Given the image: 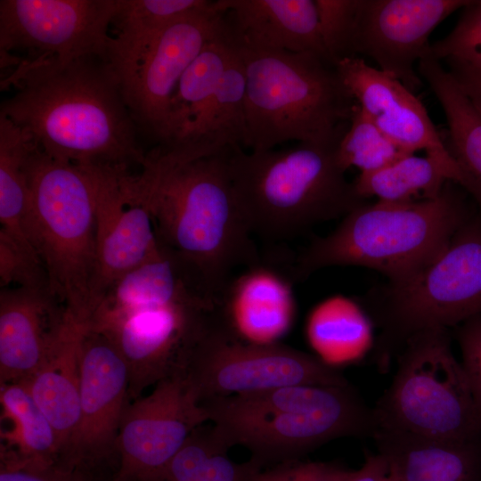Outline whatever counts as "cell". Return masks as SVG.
Masks as SVG:
<instances>
[{
    "label": "cell",
    "instance_id": "obj_10",
    "mask_svg": "<svg viewBox=\"0 0 481 481\" xmlns=\"http://www.w3.org/2000/svg\"><path fill=\"white\" fill-rule=\"evenodd\" d=\"M184 374L200 403L288 386H344L347 379L320 357L280 344L240 341L220 320L199 339Z\"/></svg>",
    "mask_w": 481,
    "mask_h": 481
},
{
    "label": "cell",
    "instance_id": "obj_13",
    "mask_svg": "<svg viewBox=\"0 0 481 481\" xmlns=\"http://www.w3.org/2000/svg\"><path fill=\"white\" fill-rule=\"evenodd\" d=\"M120 0H1V57L12 52L71 60L110 59V29Z\"/></svg>",
    "mask_w": 481,
    "mask_h": 481
},
{
    "label": "cell",
    "instance_id": "obj_27",
    "mask_svg": "<svg viewBox=\"0 0 481 481\" xmlns=\"http://www.w3.org/2000/svg\"><path fill=\"white\" fill-rule=\"evenodd\" d=\"M233 48L216 92L197 125L180 143L164 149L206 157L245 146V73L234 43Z\"/></svg>",
    "mask_w": 481,
    "mask_h": 481
},
{
    "label": "cell",
    "instance_id": "obj_29",
    "mask_svg": "<svg viewBox=\"0 0 481 481\" xmlns=\"http://www.w3.org/2000/svg\"><path fill=\"white\" fill-rule=\"evenodd\" d=\"M1 447L19 457L44 463L59 461L57 434L26 387L20 383L0 385Z\"/></svg>",
    "mask_w": 481,
    "mask_h": 481
},
{
    "label": "cell",
    "instance_id": "obj_5",
    "mask_svg": "<svg viewBox=\"0 0 481 481\" xmlns=\"http://www.w3.org/2000/svg\"><path fill=\"white\" fill-rule=\"evenodd\" d=\"M338 143L229 151L232 189L253 234L287 239L366 202L338 163Z\"/></svg>",
    "mask_w": 481,
    "mask_h": 481
},
{
    "label": "cell",
    "instance_id": "obj_33",
    "mask_svg": "<svg viewBox=\"0 0 481 481\" xmlns=\"http://www.w3.org/2000/svg\"><path fill=\"white\" fill-rule=\"evenodd\" d=\"M368 317L352 299L333 296L320 303L307 322V337L321 359L344 357L357 350L368 336Z\"/></svg>",
    "mask_w": 481,
    "mask_h": 481
},
{
    "label": "cell",
    "instance_id": "obj_45",
    "mask_svg": "<svg viewBox=\"0 0 481 481\" xmlns=\"http://www.w3.org/2000/svg\"><path fill=\"white\" fill-rule=\"evenodd\" d=\"M379 481H395L388 473L381 477Z\"/></svg>",
    "mask_w": 481,
    "mask_h": 481
},
{
    "label": "cell",
    "instance_id": "obj_6",
    "mask_svg": "<svg viewBox=\"0 0 481 481\" xmlns=\"http://www.w3.org/2000/svg\"><path fill=\"white\" fill-rule=\"evenodd\" d=\"M233 43L246 81L244 147L263 151L289 141H340L355 102L333 63L314 53L257 50Z\"/></svg>",
    "mask_w": 481,
    "mask_h": 481
},
{
    "label": "cell",
    "instance_id": "obj_7",
    "mask_svg": "<svg viewBox=\"0 0 481 481\" xmlns=\"http://www.w3.org/2000/svg\"><path fill=\"white\" fill-rule=\"evenodd\" d=\"M26 169L29 241L45 269L51 291L77 321L89 323L97 249L90 177L83 167L51 157L34 141Z\"/></svg>",
    "mask_w": 481,
    "mask_h": 481
},
{
    "label": "cell",
    "instance_id": "obj_26",
    "mask_svg": "<svg viewBox=\"0 0 481 481\" xmlns=\"http://www.w3.org/2000/svg\"><path fill=\"white\" fill-rule=\"evenodd\" d=\"M227 27L210 40L182 76L170 102L159 146L173 147L192 131L215 95L233 53Z\"/></svg>",
    "mask_w": 481,
    "mask_h": 481
},
{
    "label": "cell",
    "instance_id": "obj_20",
    "mask_svg": "<svg viewBox=\"0 0 481 481\" xmlns=\"http://www.w3.org/2000/svg\"><path fill=\"white\" fill-rule=\"evenodd\" d=\"M289 273L260 262L232 277L220 298L223 323L247 344L273 345L290 329L296 302Z\"/></svg>",
    "mask_w": 481,
    "mask_h": 481
},
{
    "label": "cell",
    "instance_id": "obj_22",
    "mask_svg": "<svg viewBox=\"0 0 481 481\" xmlns=\"http://www.w3.org/2000/svg\"><path fill=\"white\" fill-rule=\"evenodd\" d=\"M219 297L159 246V252L118 277L105 292L89 325L134 312Z\"/></svg>",
    "mask_w": 481,
    "mask_h": 481
},
{
    "label": "cell",
    "instance_id": "obj_21",
    "mask_svg": "<svg viewBox=\"0 0 481 481\" xmlns=\"http://www.w3.org/2000/svg\"><path fill=\"white\" fill-rule=\"evenodd\" d=\"M215 5L218 12L231 16L229 20L224 17L227 30L239 45L267 51L310 52L329 60L320 33L315 0H217Z\"/></svg>",
    "mask_w": 481,
    "mask_h": 481
},
{
    "label": "cell",
    "instance_id": "obj_24",
    "mask_svg": "<svg viewBox=\"0 0 481 481\" xmlns=\"http://www.w3.org/2000/svg\"><path fill=\"white\" fill-rule=\"evenodd\" d=\"M87 323L72 318L44 363L25 380L26 387L53 425L63 450L79 420L80 339Z\"/></svg>",
    "mask_w": 481,
    "mask_h": 481
},
{
    "label": "cell",
    "instance_id": "obj_38",
    "mask_svg": "<svg viewBox=\"0 0 481 481\" xmlns=\"http://www.w3.org/2000/svg\"><path fill=\"white\" fill-rule=\"evenodd\" d=\"M0 481H91L87 472L60 461L44 463L25 460L1 447Z\"/></svg>",
    "mask_w": 481,
    "mask_h": 481
},
{
    "label": "cell",
    "instance_id": "obj_36",
    "mask_svg": "<svg viewBox=\"0 0 481 481\" xmlns=\"http://www.w3.org/2000/svg\"><path fill=\"white\" fill-rule=\"evenodd\" d=\"M319 27L328 59L337 62L351 57L358 0H315Z\"/></svg>",
    "mask_w": 481,
    "mask_h": 481
},
{
    "label": "cell",
    "instance_id": "obj_2",
    "mask_svg": "<svg viewBox=\"0 0 481 481\" xmlns=\"http://www.w3.org/2000/svg\"><path fill=\"white\" fill-rule=\"evenodd\" d=\"M230 150L190 158L156 146L139 169L159 246L220 297L236 268L262 262L232 189Z\"/></svg>",
    "mask_w": 481,
    "mask_h": 481
},
{
    "label": "cell",
    "instance_id": "obj_8",
    "mask_svg": "<svg viewBox=\"0 0 481 481\" xmlns=\"http://www.w3.org/2000/svg\"><path fill=\"white\" fill-rule=\"evenodd\" d=\"M370 310L381 330L375 357L384 370L414 335L481 316V213L425 266L404 281L388 282Z\"/></svg>",
    "mask_w": 481,
    "mask_h": 481
},
{
    "label": "cell",
    "instance_id": "obj_11",
    "mask_svg": "<svg viewBox=\"0 0 481 481\" xmlns=\"http://www.w3.org/2000/svg\"><path fill=\"white\" fill-rule=\"evenodd\" d=\"M220 318L219 302L171 304L125 314L90 328L105 334L128 371V399L161 379L184 371L202 335Z\"/></svg>",
    "mask_w": 481,
    "mask_h": 481
},
{
    "label": "cell",
    "instance_id": "obj_15",
    "mask_svg": "<svg viewBox=\"0 0 481 481\" xmlns=\"http://www.w3.org/2000/svg\"><path fill=\"white\" fill-rule=\"evenodd\" d=\"M79 355V420L59 461L68 468L89 472L117 454L129 379L126 364L115 345L88 324L81 336Z\"/></svg>",
    "mask_w": 481,
    "mask_h": 481
},
{
    "label": "cell",
    "instance_id": "obj_43",
    "mask_svg": "<svg viewBox=\"0 0 481 481\" xmlns=\"http://www.w3.org/2000/svg\"><path fill=\"white\" fill-rule=\"evenodd\" d=\"M293 462H284L265 470L261 469L253 481H296L293 473Z\"/></svg>",
    "mask_w": 481,
    "mask_h": 481
},
{
    "label": "cell",
    "instance_id": "obj_34",
    "mask_svg": "<svg viewBox=\"0 0 481 481\" xmlns=\"http://www.w3.org/2000/svg\"><path fill=\"white\" fill-rule=\"evenodd\" d=\"M350 125L337 147V160L346 172L357 167L361 173L377 171L406 153L391 142L356 104Z\"/></svg>",
    "mask_w": 481,
    "mask_h": 481
},
{
    "label": "cell",
    "instance_id": "obj_16",
    "mask_svg": "<svg viewBox=\"0 0 481 481\" xmlns=\"http://www.w3.org/2000/svg\"><path fill=\"white\" fill-rule=\"evenodd\" d=\"M224 13L215 1L168 26L121 85L135 124L159 140L178 83L205 45L225 29Z\"/></svg>",
    "mask_w": 481,
    "mask_h": 481
},
{
    "label": "cell",
    "instance_id": "obj_44",
    "mask_svg": "<svg viewBox=\"0 0 481 481\" xmlns=\"http://www.w3.org/2000/svg\"><path fill=\"white\" fill-rule=\"evenodd\" d=\"M474 395L481 406V379L471 383Z\"/></svg>",
    "mask_w": 481,
    "mask_h": 481
},
{
    "label": "cell",
    "instance_id": "obj_42",
    "mask_svg": "<svg viewBox=\"0 0 481 481\" xmlns=\"http://www.w3.org/2000/svg\"><path fill=\"white\" fill-rule=\"evenodd\" d=\"M388 473L385 459L379 454H368L364 463L357 469L353 470L346 481H379Z\"/></svg>",
    "mask_w": 481,
    "mask_h": 481
},
{
    "label": "cell",
    "instance_id": "obj_31",
    "mask_svg": "<svg viewBox=\"0 0 481 481\" xmlns=\"http://www.w3.org/2000/svg\"><path fill=\"white\" fill-rule=\"evenodd\" d=\"M31 143L28 132L0 114V230L36 252L28 233L26 161Z\"/></svg>",
    "mask_w": 481,
    "mask_h": 481
},
{
    "label": "cell",
    "instance_id": "obj_32",
    "mask_svg": "<svg viewBox=\"0 0 481 481\" xmlns=\"http://www.w3.org/2000/svg\"><path fill=\"white\" fill-rule=\"evenodd\" d=\"M213 428L198 427L173 458L159 481H253L263 467L255 460L239 463Z\"/></svg>",
    "mask_w": 481,
    "mask_h": 481
},
{
    "label": "cell",
    "instance_id": "obj_28",
    "mask_svg": "<svg viewBox=\"0 0 481 481\" xmlns=\"http://www.w3.org/2000/svg\"><path fill=\"white\" fill-rule=\"evenodd\" d=\"M208 0H120L112 20L110 61L124 77L161 33L181 17L206 6Z\"/></svg>",
    "mask_w": 481,
    "mask_h": 481
},
{
    "label": "cell",
    "instance_id": "obj_37",
    "mask_svg": "<svg viewBox=\"0 0 481 481\" xmlns=\"http://www.w3.org/2000/svg\"><path fill=\"white\" fill-rule=\"evenodd\" d=\"M469 52L481 53V0L470 1L454 29L444 38L430 44L427 56L437 61Z\"/></svg>",
    "mask_w": 481,
    "mask_h": 481
},
{
    "label": "cell",
    "instance_id": "obj_1",
    "mask_svg": "<svg viewBox=\"0 0 481 481\" xmlns=\"http://www.w3.org/2000/svg\"><path fill=\"white\" fill-rule=\"evenodd\" d=\"M11 86L0 114L51 157L77 166L143 165L146 152L109 58L24 59L2 81Z\"/></svg>",
    "mask_w": 481,
    "mask_h": 481
},
{
    "label": "cell",
    "instance_id": "obj_39",
    "mask_svg": "<svg viewBox=\"0 0 481 481\" xmlns=\"http://www.w3.org/2000/svg\"><path fill=\"white\" fill-rule=\"evenodd\" d=\"M444 61L447 71L481 113V53L469 52Z\"/></svg>",
    "mask_w": 481,
    "mask_h": 481
},
{
    "label": "cell",
    "instance_id": "obj_35",
    "mask_svg": "<svg viewBox=\"0 0 481 481\" xmlns=\"http://www.w3.org/2000/svg\"><path fill=\"white\" fill-rule=\"evenodd\" d=\"M0 286L48 289L50 284L38 255L0 230Z\"/></svg>",
    "mask_w": 481,
    "mask_h": 481
},
{
    "label": "cell",
    "instance_id": "obj_23",
    "mask_svg": "<svg viewBox=\"0 0 481 481\" xmlns=\"http://www.w3.org/2000/svg\"><path fill=\"white\" fill-rule=\"evenodd\" d=\"M372 438L395 481H481V432L436 439L379 428Z\"/></svg>",
    "mask_w": 481,
    "mask_h": 481
},
{
    "label": "cell",
    "instance_id": "obj_3",
    "mask_svg": "<svg viewBox=\"0 0 481 481\" xmlns=\"http://www.w3.org/2000/svg\"><path fill=\"white\" fill-rule=\"evenodd\" d=\"M457 183L436 198L414 202H367L315 237L291 265L293 281L338 265L373 269L389 283L404 281L430 262L474 216Z\"/></svg>",
    "mask_w": 481,
    "mask_h": 481
},
{
    "label": "cell",
    "instance_id": "obj_14",
    "mask_svg": "<svg viewBox=\"0 0 481 481\" xmlns=\"http://www.w3.org/2000/svg\"><path fill=\"white\" fill-rule=\"evenodd\" d=\"M81 167L90 177L95 205L94 314L113 281L156 255L159 244L139 172L126 166Z\"/></svg>",
    "mask_w": 481,
    "mask_h": 481
},
{
    "label": "cell",
    "instance_id": "obj_30",
    "mask_svg": "<svg viewBox=\"0 0 481 481\" xmlns=\"http://www.w3.org/2000/svg\"><path fill=\"white\" fill-rule=\"evenodd\" d=\"M449 181L450 174L436 159L405 154L377 171L360 174L353 183L363 200L414 202L437 197Z\"/></svg>",
    "mask_w": 481,
    "mask_h": 481
},
{
    "label": "cell",
    "instance_id": "obj_17",
    "mask_svg": "<svg viewBox=\"0 0 481 481\" xmlns=\"http://www.w3.org/2000/svg\"><path fill=\"white\" fill-rule=\"evenodd\" d=\"M469 0H358L351 57L373 60L378 69L411 91L421 81L415 64L428 55L434 29Z\"/></svg>",
    "mask_w": 481,
    "mask_h": 481
},
{
    "label": "cell",
    "instance_id": "obj_41",
    "mask_svg": "<svg viewBox=\"0 0 481 481\" xmlns=\"http://www.w3.org/2000/svg\"><path fill=\"white\" fill-rule=\"evenodd\" d=\"M353 470L321 461L293 462L296 481H346Z\"/></svg>",
    "mask_w": 481,
    "mask_h": 481
},
{
    "label": "cell",
    "instance_id": "obj_9",
    "mask_svg": "<svg viewBox=\"0 0 481 481\" xmlns=\"http://www.w3.org/2000/svg\"><path fill=\"white\" fill-rule=\"evenodd\" d=\"M389 387L373 407L378 428L436 439H465L481 432V406L448 329L421 331L396 355Z\"/></svg>",
    "mask_w": 481,
    "mask_h": 481
},
{
    "label": "cell",
    "instance_id": "obj_12",
    "mask_svg": "<svg viewBox=\"0 0 481 481\" xmlns=\"http://www.w3.org/2000/svg\"><path fill=\"white\" fill-rule=\"evenodd\" d=\"M207 420L183 371L161 379L148 395L125 407L112 481H159L191 434Z\"/></svg>",
    "mask_w": 481,
    "mask_h": 481
},
{
    "label": "cell",
    "instance_id": "obj_19",
    "mask_svg": "<svg viewBox=\"0 0 481 481\" xmlns=\"http://www.w3.org/2000/svg\"><path fill=\"white\" fill-rule=\"evenodd\" d=\"M74 318L48 289L0 290V385L28 379L44 363Z\"/></svg>",
    "mask_w": 481,
    "mask_h": 481
},
{
    "label": "cell",
    "instance_id": "obj_40",
    "mask_svg": "<svg viewBox=\"0 0 481 481\" xmlns=\"http://www.w3.org/2000/svg\"><path fill=\"white\" fill-rule=\"evenodd\" d=\"M457 327L461 363L471 384L481 379V316L472 317Z\"/></svg>",
    "mask_w": 481,
    "mask_h": 481
},
{
    "label": "cell",
    "instance_id": "obj_18",
    "mask_svg": "<svg viewBox=\"0 0 481 481\" xmlns=\"http://www.w3.org/2000/svg\"><path fill=\"white\" fill-rule=\"evenodd\" d=\"M336 68L356 104L391 142L406 153L424 150L446 168L453 183L466 189L465 175L412 91L360 57L344 58Z\"/></svg>",
    "mask_w": 481,
    "mask_h": 481
},
{
    "label": "cell",
    "instance_id": "obj_4",
    "mask_svg": "<svg viewBox=\"0 0 481 481\" xmlns=\"http://www.w3.org/2000/svg\"><path fill=\"white\" fill-rule=\"evenodd\" d=\"M200 404L217 437L230 448L246 447L262 467L296 461L339 437H372L378 429L373 408L350 384L288 386Z\"/></svg>",
    "mask_w": 481,
    "mask_h": 481
},
{
    "label": "cell",
    "instance_id": "obj_25",
    "mask_svg": "<svg viewBox=\"0 0 481 481\" xmlns=\"http://www.w3.org/2000/svg\"><path fill=\"white\" fill-rule=\"evenodd\" d=\"M418 71L444 110L448 126L445 146L466 176L465 190L481 209V113L440 61L425 56Z\"/></svg>",
    "mask_w": 481,
    "mask_h": 481
}]
</instances>
